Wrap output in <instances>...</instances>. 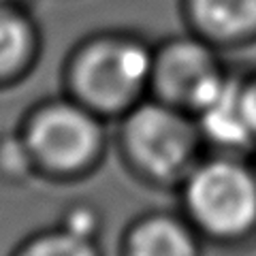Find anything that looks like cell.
Here are the masks:
<instances>
[{"mask_svg": "<svg viewBox=\"0 0 256 256\" xmlns=\"http://www.w3.org/2000/svg\"><path fill=\"white\" fill-rule=\"evenodd\" d=\"M154 50L132 36H98L75 54L68 70L75 100L94 114L126 116L152 84Z\"/></svg>", "mask_w": 256, "mask_h": 256, "instance_id": "1", "label": "cell"}, {"mask_svg": "<svg viewBox=\"0 0 256 256\" xmlns=\"http://www.w3.org/2000/svg\"><path fill=\"white\" fill-rule=\"evenodd\" d=\"M188 218L216 239H244L256 230V173L233 156L196 162L184 178Z\"/></svg>", "mask_w": 256, "mask_h": 256, "instance_id": "2", "label": "cell"}, {"mask_svg": "<svg viewBox=\"0 0 256 256\" xmlns=\"http://www.w3.org/2000/svg\"><path fill=\"white\" fill-rule=\"evenodd\" d=\"M122 139L139 171L154 180H178L196 164L203 134L188 111L154 98L137 102L124 116Z\"/></svg>", "mask_w": 256, "mask_h": 256, "instance_id": "3", "label": "cell"}, {"mask_svg": "<svg viewBox=\"0 0 256 256\" xmlns=\"http://www.w3.org/2000/svg\"><path fill=\"white\" fill-rule=\"evenodd\" d=\"M22 139L34 166L54 175L88 171L105 146L100 116L75 98L38 107L26 122Z\"/></svg>", "mask_w": 256, "mask_h": 256, "instance_id": "4", "label": "cell"}, {"mask_svg": "<svg viewBox=\"0 0 256 256\" xmlns=\"http://www.w3.org/2000/svg\"><path fill=\"white\" fill-rule=\"evenodd\" d=\"M226 79L220 58L203 36H180L154 50L152 84L156 98L196 116Z\"/></svg>", "mask_w": 256, "mask_h": 256, "instance_id": "5", "label": "cell"}, {"mask_svg": "<svg viewBox=\"0 0 256 256\" xmlns=\"http://www.w3.org/2000/svg\"><path fill=\"white\" fill-rule=\"evenodd\" d=\"M196 124L203 139L228 152L256 146V128L246 98V79L228 77L220 90L198 109Z\"/></svg>", "mask_w": 256, "mask_h": 256, "instance_id": "6", "label": "cell"}, {"mask_svg": "<svg viewBox=\"0 0 256 256\" xmlns=\"http://www.w3.org/2000/svg\"><path fill=\"white\" fill-rule=\"evenodd\" d=\"M188 15L207 41L256 38V0H186Z\"/></svg>", "mask_w": 256, "mask_h": 256, "instance_id": "7", "label": "cell"}, {"mask_svg": "<svg viewBox=\"0 0 256 256\" xmlns=\"http://www.w3.org/2000/svg\"><path fill=\"white\" fill-rule=\"evenodd\" d=\"M126 256H198V242L184 220L152 214L132 224L126 237Z\"/></svg>", "mask_w": 256, "mask_h": 256, "instance_id": "8", "label": "cell"}, {"mask_svg": "<svg viewBox=\"0 0 256 256\" xmlns=\"http://www.w3.org/2000/svg\"><path fill=\"white\" fill-rule=\"evenodd\" d=\"M36 52V30L26 13L0 2V82L24 73Z\"/></svg>", "mask_w": 256, "mask_h": 256, "instance_id": "9", "label": "cell"}, {"mask_svg": "<svg viewBox=\"0 0 256 256\" xmlns=\"http://www.w3.org/2000/svg\"><path fill=\"white\" fill-rule=\"evenodd\" d=\"M18 256H100L94 237L79 235L62 224L60 228L34 235L22 246Z\"/></svg>", "mask_w": 256, "mask_h": 256, "instance_id": "10", "label": "cell"}, {"mask_svg": "<svg viewBox=\"0 0 256 256\" xmlns=\"http://www.w3.org/2000/svg\"><path fill=\"white\" fill-rule=\"evenodd\" d=\"M246 98H248V109H250L252 122L256 128V75L246 79Z\"/></svg>", "mask_w": 256, "mask_h": 256, "instance_id": "11", "label": "cell"}, {"mask_svg": "<svg viewBox=\"0 0 256 256\" xmlns=\"http://www.w3.org/2000/svg\"><path fill=\"white\" fill-rule=\"evenodd\" d=\"M0 2H13V0H0Z\"/></svg>", "mask_w": 256, "mask_h": 256, "instance_id": "12", "label": "cell"}]
</instances>
